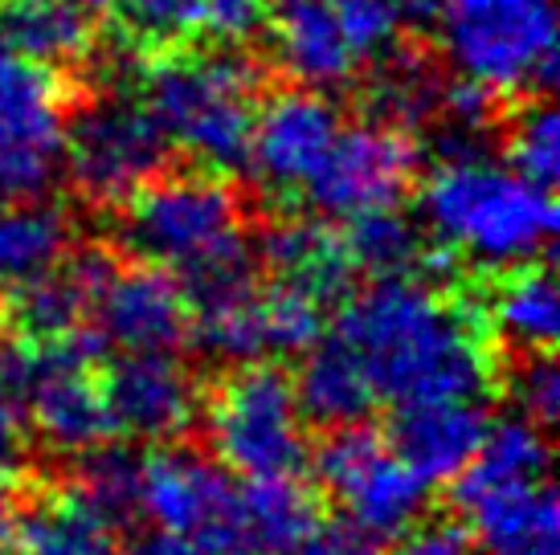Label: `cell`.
Listing matches in <instances>:
<instances>
[{
	"label": "cell",
	"mask_w": 560,
	"mask_h": 555,
	"mask_svg": "<svg viewBox=\"0 0 560 555\" xmlns=\"http://www.w3.org/2000/svg\"><path fill=\"white\" fill-rule=\"evenodd\" d=\"M331 340L357 359L376 401H487L495 388V359L479 315L418 274L376 278L348 298Z\"/></svg>",
	"instance_id": "6da1fadb"
},
{
	"label": "cell",
	"mask_w": 560,
	"mask_h": 555,
	"mask_svg": "<svg viewBox=\"0 0 560 555\" xmlns=\"http://www.w3.org/2000/svg\"><path fill=\"white\" fill-rule=\"evenodd\" d=\"M421 221L438 246L479 265L536 262L557 237L552 188L487 155L442 160L421 185Z\"/></svg>",
	"instance_id": "7a4b0ae2"
},
{
	"label": "cell",
	"mask_w": 560,
	"mask_h": 555,
	"mask_svg": "<svg viewBox=\"0 0 560 555\" xmlns=\"http://www.w3.org/2000/svg\"><path fill=\"white\" fill-rule=\"evenodd\" d=\"M254 91L258 70L234 49L168 54L143 78V107L168 147L185 152L197 168L225 176L246 168Z\"/></svg>",
	"instance_id": "3957f363"
},
{
	"label": "cell",
	"mask_w": 560,
	"mask_h": 555,
	"mask_svg": "<svg viewBox=\"0 0 560 555\" xmlns=\"http://www.w3.org/2000/svg\"><path fill=\"white\" fill-rule=\"evenodd\" d=\"M442 54L458 74L499 94H548L557 78L552 0H446Z\"/></svg>",
	"instance_id": "277c9868"
},
{
	"label": "cell",
	"mask_w": 560,
	"mask_h": 555,
	"mask_svg": "<svg viewBox=\"0 0 560 555\" xmlns=\"http://www.w3.org/2000/svg\"><path fill=\"white\" fill-rule=\"evenodd\" d=\"M115 229L136 258L164 265L172 274H185L246 241L242 201L213 172L148 180L124 201Z\"/></svg>",
	"instance_id": "5b68a950"
},
{
	"label": "cell",
	"mask_w": 560,
	"mask_h": 555,
	"mask_svg": "<svg viewBox=\"0 0 560 555\" xmlns=\"http://www.w3.org/2000/svg\"><path fill=\"white\" fill-rule=\"evenodd\" d=\"M205 425L221 465L242 479H282L307 462L295 380L279 364H237L234 376L213 388Z\"/></svg>",
	"instance_id": "8992f818"
},
{
	"label": "cell",
	"mask_w": 560,
	"mask_h": 555,
	"mask_svg": "<svg viewBox=\"0 0 560 555\" xmlns=\"http://www.w3.org/2000/svg\"><path fill=\"white\" fill-rule=\"evenodd\" d=\"M315 474L340 503L352 531L369 540L405 535L430 498V482L389 446V437L373 433L364 421L331 429L315 449Z\"/></svg>",
	"instance_id": "52a82bcc"
},
{
	"label": "cell",
	"mask_w": 560,
	"mask_h": 555,
	"mask_svg": "<svg viewBox=\"0 0 560 555\" xmlns=\"http://www.w3.org/2000/svg\"><path fill=\"white\" fill-rule=\"evenodd\" d=\"M62 147L70 180L94 204H124L136 188L156 180L168 160V139L136 98H98L82 107L66 119Z\"/></svg>",
	"instance_id": "ba28073f"
},
{
	"label": "cell",
	"mask_w": 560,
	"mask_h": 555,
	"mask_svg": "<svg viewBox=\"0 0 560 555\" xmlns=\"http://www.w3.org/2000/svg\"><path fill=\"white\" fill-rule=\"evenodd\" d=\"M140 515L209 555H246L242 486L192 449H156L140 470Z\"/></svg>",
	"instance_id": "9c48e42d"
},
{
	"label": "cell",
	"mask_w": 560,
	"mask_h": 555,
	"mask_svg": "<svg viewBox=\"0 0 560 555\" xmlns=\"http://www.w3.org/2000/svg\"><path fill=\"white\" fill-rule=\"evenodd\" d=\"M413 176H418V147L409 131L373 119V123L340 127L303 197L319 213L348 221L369 209L397 204L405 188L413 185Z\"/></svg>",
	"instance_id": "30bf717a"
},
{
	"label": "cell",
	"mask_w": 560,
	"mask_h": 555,
	"mask_svg": "<svg viewBox=\"0 0 560 555\" xmlns=\"http://www.w3.org/2000/svg\"><path fill=\"white\" fill-rule=\"evenodd\" d=\"M340 127V110L324 91L295 86V91L275 94L262 110H254L246 168L270 192L299 197L315 176V168L324 164Z\"/></svg>",
	"instance_id": "8fae6325"
},
{
	"label": "cell",
	"mask_w": 560,
	"mask_h": 555,
	"mask_svg": "<svg viewBox=\"0 0 560 555\" xmlns=\"http://www.w3.org/2000/svg\"><path fill=\"white\" fill-rule=\"evenodd\" d=\"M110 433L136 441H176L201 416V388L168 352H124L98 380Z\"/></svg>",
	"instance_id": "7c38bea8"
},
{
	"label": "cell",
	"mask_w": 560,
	"mask_h": 555,
	"mask_svg": "<svg viewBox=\"0 0 560 555\" xmlns=\"http://www.w3.org/2000/svg\"><path fill=\"white\" fill-rule=\"evenodd\" d=\"M454 507L482 555H560V510L548 479L491 482L454 474Z\"/></svg>",
	"instance_id": "4fadbf2b"
},
{
	"label": "cell",
	"mask_w": 560,
	"mask_h": 555,
	"mask_svg": "<svg viewBox=\"0 0 560 555\" xmlns=\"http://www.w3.org/2000/svg\"><path fill=\"white\" fill-rule=\"evenodd\" d=\"M91 315L103 343L119 352H172L192 323L180 278L156 262L131 270L115 265V274L94 298Z\"/></svg>",
	"instance_id": "5bb4252c"
},
{
	"label": "cell",
	"mask_w": 560,
	"mask_h": 555,
	"mask_svg": "<svg viewBox=\"0 0 560 555\" xmlns=\"http://www.w3.org/2000/svg\"><path fill=\"white\" fill-rule=\"evenodd\" d=\"M487 433V401L467 397H434V401H401L389 416V446L421 479L446 482L475 458Z\"/></svg>",
	"instance_id": "9a60e30c"
},
{
	"label": "cell",
	"mask_w": 560,
	"mask_h": 555,
	"mask_svg": "<svg viewBox=\"0 0 560 555\" xmlns=\"http://www.w3.org/2000/svg\"><path fill=\"white\" fill-rule=\"evenodd\" d=\"M110 274H115V258L107 249L91 246L66 253L54 270L4 291V319L16 335H30V340L66 335L86 323L94 298L107 286Z\"/></svg>",
	"instance_id": "2e32d148"
},
{
	"label": "cell",
	"mask_w": 560,
	"mask_h": 555,
	"mask_svg": "<svg viewBox=\"0 0 560 555\" xmlns=\"http://www.w3.org/2000/svg\"><path fill=\"white\" fill-rule=\"evenodd\" d=\"M262 25L270 33L275 62L299 86L331 91L357 78L360 58L343 37L331 0H266Z\"/></svg>",
	"instance_id": "e0dca14e"
},
{
	"label": "cell",
	"mask_w": 560,
	"mask_h": 555,
	"mask_svg": "<svg viewBox=\"0 0 560 555\" xmlns=\"http://www.w3.org/2000/svg\"><path fill=\"white\" fill-rule=\"evenodd\" d=\"M258 262L270 270L275 286H291V291L307 294L315 303H336L348 282L357 274V265L348 258L343 233L331 225L315 221V216H287L275 221L258 241Z\"/></svg>",
	"instance_id": "ac0fdd59"
},
{
	"label": "cell",
	"mask_w": 560,
	"mask_h": 555,
	"mask_svg": "<svg viewBox=\"0 0 560 555\" xmlns=\"http://www.w3.org/2000/svg\"><path fill=\"white\" fill-rule=\"evenodd\" d=\"M66 103L54 66H42L0 46V147L62 152Z\"/></svg>",
	"instance_id": "d6986e66"
},
{
	"label": "cell",
	"mask_w": 560,
	"mask_h": 555,
	"mask_svg": "<svg viewBox=\"0 0 560 555\" xmlns=\"http://www.w3.org/2000/svg\"><path fill=\"white\" fill-rule=\"evenodd\" d=\"M9 555H115V523L74 486L37 494L9 519Z\"/></svg>",
	"instance_id": "ffe728a7"
},
{
	"label": "cell",
	"mask_w": 560,
	"mask_h": 555,
	"mask_svg": "<svg viewBox=\"0 0 560 555\" xmlns=\"http://www.w3.org/2000/svg\"><path fill=\"white\" fill-rule=\"evenodd\" d=\"M74 246V216L58 201L21 197L0 201V291L46 274Z\"/></svg>",
	"instance_id": "44dd1931"
},
{
	"label": "cell",
	"mask_w": 560,
	"mask_h": 555,
	"mask_svg": "<svg viewBox=\"0 0 560 555\" xmlns=\"http://www.w3.org/2000/svg\"><path fill=\"white\" fill-rule=\"evenodd\" d=\"M94 21L98 13L86 0H0V42L42 66L86 58Z\"/></svg>",
	"instance_id": "7402d4cb"
},
{
	"label": "cell",
	"mask_w": 560,
	"mask_h": 555,
	"mask_svg": "<svg viewBox=\"0 0 560 555\" xmlns=\"http://www.w3.org/2000/svg\"><path fill=\"white\" fill-rule=\"evenodd\" d=\"M557 278L545 262H520L487 294V323L515 355L552 352L560 335Z\"/></svg>",
	"instance_id": "603a6c76"
},
{
	"label": "cell",
	"mask_w": 560,
	"mask_h": 555,
	"mask_svg": "<svg viewBox=\"0 0 560 555\" xmlns=\"http://www.w3.org/2000/svg\"><path fill=\"white\" fill-rule=\"evenodd\" d=\"M319 531V503L295 474L246 479L242 486V543L246 555H295Z\"/></svg>",
	"instance_id": "cb8c5ba5"
},
{
	"label": "cell",
	"mask_w": 560,
	"mask_h": 555,
	"mask_svg": "<svg viewBox=\"0 0 560 555\" xmlns=\"http://www.w3.org/2000/svg\"><path fill=\"white\" fill-rule=\"evenodd\" d=\"M303 355L307 359H303L295 380V401L303 416L324 425V429L369 421V413L376 409V392L364 380V371L357 368V359L336 340L312 343Z\"/></svg>",
	"instance_id": "d4e9b609"
},
{
	"label": "cell",
	"mask_w": 560,
	"mask_h": 555,
	"mask_svg": "<svg viewBox=\"0 0 560 555\" xmlns=\"http://www.w3.org/2000/svg\"><path fill=\"white\" fill-rule=\"evenodd\" d=\"M442 94H446V78L425 54L389 49L385 58H376V74L369 82V110L376 123L418 131L438 119Z\"/></svg>",
	"instance_id": "484cf974"
},
{
	"label": "cell",
	"mask_w": 560,
	"mask_h": 555,
	"mask_svg": "<svg viewBox=\"0 0 560 555\" xmlns=\"http://www.w3.org/2000/svg\"><path fill=\"white\" fill-rule=\"evenodd\" d=\"M343 246L357 270H369L373 278H393V274H418L425 265V233L397 213V204L385 209H369V213L348 216V233Z\"/></svg>",
	"instance_id": "4316f807"
},
{
	"label": "cell",
	"mask_w": 560,
	"mask_h": 555,
	"mask_svg": "<svg viewBox=\"0 0 560 555\" xmlns=\"http://www.w3.org/2000/svg\"><path fill=\"white\" fill-rule=\"evenodd\" d=\"M140 470L143 462L131 449L119 446H91L82 453L79 479L74 491L91 503L94 510H103L110 523H127L140 515Z\"/></svg>",
	"instance_id": "83f0119b"
},
{
	"label": "cell",
	"mask_w": 560,
	"mask_h": 555,
	"mask_svg": "<svg viewBox=\"0 0 560 555\" xmlns=\"http://www.w3.org/2000/svg\"><path fill=\"white\" fill-rule=\"evenodd\" d=\"M508 155L512 168L524 172L528 180L552 188L560 176V119L545 94L532 98L528 107L515 115L512 131H508Z\"/></svg>",
	"instance_id": "f1b7e54d"
},
{
	"label": "cell",
	"mask_w": 560,
	"mask_h": 555,
	"mask_svg": "<svg viewBox=\"0 0 560 555\" xmlns=\"http://www.w3.org/2000/svg\"><path fill=\"white\" fill-rule=\"evenodd\" d=\"M340 29L360 62H376L389 49H397L405 9L397 0H331Z\"/></svg>",
	"instance_id": "f546056e"
},
{
	"label": "cell",
	"mask_w": 560,
	"mask_h": 555,
	"mask_svg": "<svg viewBox=\"0 0 560 555\" xmlns=\"http://www.w3.org/2000/svg\"><path fill=\"white\" fill-rule=\"evenodd\" d=\"M508 392H512L520 416L536 421L540 429H552L560 416V368L552 352L520 355L508 371Z\"/></svg>",
	"instance_id": "4dcf8cb0"
},
{
	"label": "cell",
	"mask_w": 560,
	"mask_h": 555,
	"mask_svg": "<svg viewBox=\"0 0 560 555\" xmlns=\"http://www.w3.org/2000/svg\"><path fill=\"white\" fill-rule=\"evenodd\" d=\"M143 46H176L201 29L197 0H115Z\"/></svg>",
	"instance_id": "1f68e13d"
},
{
	"label": "cell",
	"mask_w": 560,
	"mask_h": 555,
	"mask_svg": "<svg viewBox=\"0 0 560 555\" xmlns=\"http://www.w3.org/2000/svg\"><path fill=\"white\" fill-rule=\"evenodd\" d=\"M197 13H201V29L209 37L234 46L262 29L266 0H197Z\"/></svg>",
	"instance_id": "d6a6232c"
},
{
	"label": "cell",
	"mask_w": 560,
	"mask_h": 555,
	"mask_svg": "<svg viewBox=\"0 0 560 555\" xmlns=\"http://www.w3.org/2000/svg\"><path fill=\"white\" fill-rule=\"evenodd\" d=\"M397 552L393 555H479L475 540H470L463 527L454 523H425L409 527L405 535H397Z\"/></svg>",
	"instance_id": "836d02e7"
},
{
	"label": "cell",
	"mask_w": 560,
	"mask_h": 555,
	"mask_svg": "<svg viewBox=\"0 0 560 555\" xmlns=\"http://www.w3.org/2000/svg\"><path fill=\"white\" fill-rule=\"evenodd\" d=\"M25 458H30V433L21 404L0 392V486H9L25 470Z\"/></svg>",
	"instance_id": "e575fe53"
},
{
	"label": "cell",
	"mask_w": 560,
	"mask_h": 555,
	"mask_svg": "<svg viewBox=\"0 0 560 555\" xmlns=\"http://www.w3.org/2000/svg\"><path fill=\"white\" fill-rule=\"evenodd\" d=\"M295 555H376V547L352 527H327V531H315Z\"/></svg>",
	"instance_id": "d590c367"
},
{
	"label": "cell",
	"mask_w": 560,
	"mask_h": 555,
	"mask_svg": "<svg viewBox=\"0 0 560 555\" xmlns=\"http://www.w3.org/2000/svg\"><path fill=\"white\" fill-rule=\"evenodd\" d=\"M131 555H209L205 547L197 543L180 540V535H168V531H160V535H148V540L136 543V552Z\"/></svg>",
	"instance_id": "8d00e7d4"
},
{
	"label": "cell",
	"mask_w": 560,
	"mask_h": 555,
	"mask_svg": "<svg viewBox=\"0 0 560 555\" xmlns=\"http://www.w3.org/2000/svg\"><path fill=\"white\" fill-rule=\"evenodd\" d=\"M405 13H413V16H438V9L446 4V0H397Z\"/></svg>",
	"instance_id": "74e56055"
},
{
	"label": "cell",
	"mask_w": 560,
	"mask_h": 555,
	"mask_svg": "<svg viewBox=\"0 0 560 555\" xmlns=\"http://www.w3.org/2000/svg\"><path fill=\"white\" fill-rule=\"evenodd\" d=\"M0 555H9V527H0Z\"/></svg>",
	"instance_id": "f35d334b"
},
{
	"label": "cell",
	"mask_w": 560,
	"mask_h": 555,
	"mask_svg": "<svg viewBox=\"0 0 560 555\" xmlns=\"http://www.w3.org/2000/svg\"><path fill=\"white\" fill-rule=\"evenodd\" d=\"M0 46H4V42H0Z\"/></svg>",
	"instance_id": "ab89813d"
}]
</instances>
